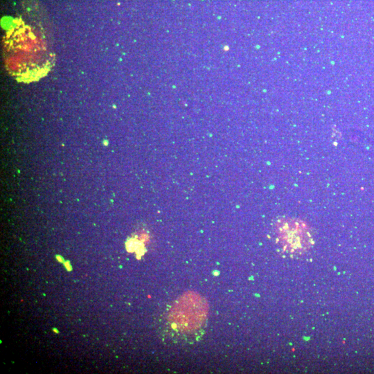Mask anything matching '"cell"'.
<instances>
[{
	"mask_svg": "<svg viewBox=\"0 0 374 374\" xmlns=\"http://www.w3.org/2000/svg\"><path fill=\"white\" fill-rule=\"evenodd\" d=\"M9 73L21 82L40 79L52 69L54 58L42 37L29 27L13 29L5 42Z\"/></svg>",
	"mask_w": 374,
	"mask_h": 374,
	"instance_id": "cell-1",
	"label": "cell"
},
{
	"mask_svg": "<svg viewBox=\"0 0 374 374\" xmlns=\"http://www.w3.org/2000/svg\"><path fill=\"white\" fill-rule=\"evenodd\" d=\"M209 305L199 294L189 292L179 297L170 307L166 318V332L175 343L196 342L203 336Z\"/></svg>",
	"mask_w": 374,
	"mask_h": 374,
	"instance_id": "cell-2",
	"label": "cell"
},
{
	"mask_svg": "<svg viewBox=\"0 0 374 374\" xmlns=\"http://www.w3.org/2000/svg\"><path fill=\"white\" fill-rule=\"evenodd\" d=\"M282 241L292 252L305 251L310 248L311 236L308 228L298 221H287L281 228Z\"/></svg>",
	"mask_w": 374,
	"mask_h": 374,
	"instance_id": "cell-3",
	"label": "cell"
}]
</instances>
